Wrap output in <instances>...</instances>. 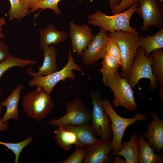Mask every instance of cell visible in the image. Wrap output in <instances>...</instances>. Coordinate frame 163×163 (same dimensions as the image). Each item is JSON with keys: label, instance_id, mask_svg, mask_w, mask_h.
<instances>
[{"label": "cell", "instance_id": "cell-12", "mask_svg": "<svg viewBox=\"0 0 163 163\" xmlns=\"http://www.w3.org/2000/svg\"><path fill=\"white\" fill-rule=\"evenodd\" d=\"M69 34L72 41V50L80 56L94 36L92 30L86 24L78 25L72 21L69 23Z\"/></svg>", "mask_w": 163, "mask_h": 163}, {"label": "cell", "instance_id": "cell-39", "mask_svg": "<svg viewBox=\"0 0 163 163\" xmlns=\"http://www.w3.org/2000/svg\"><path fill=\"white\" fill-rule=\"evenodd\" d=\"M0 18H1L0 16Z\"/></svg>", "mask_w": 163, "mask_h": 163}, {"label": "cell", "instance_id": "cell-23", "mask_svg": "<svg viewBox=\"0 0 163 163\" xmlns=\"http://www.w3.org/2000/svg\"><path fill=\"white\" fill-rule=\"evenodd\" d=\"M101 63L102 67L100 71L105 85L115 78L120 66L115 59L107 53L103 59Z\"/></svg>", "mask_w": 163, "mask_h": 163}, {"label": "cell", "instance_id": "cell-2", "mask_svg": "<svg viewBox=\"0 0 163 163\" xmlns=\"http://www.w3.org/2000/svg\"><path fill=\"white\" fill-rule=\"evenodd\" d=\"M113 40L119 48L121 58L122 72L121 76L126 78L131 69L139 47V34L136 31H118L107 33Z\"/></svg>", "mask_w": 163, "mask_h": 163}, {"label": "cell", "instance_id": "cell-21", "mask_svg": "<svg viewBox=\"0 0 163 163\" xmlns=\"http://www.w3.org/2000/svg\"><path fill=\"white\" fill-rule=\"evenodd\" d=\"M139 137L134 133L129 140L122 143L121 149L117 155L123 156L127 163H138V156L139 151L138 144Z\"/></svg>", "mask_w": 163, "mask_h": 163}, {"label": "cell", "instance_id": "cell-16", "mask_svg": "<svg viewBox=\"0 0 163 163\" xmlns=\"http://www.w3.org/2000/svg\"><path fill=\"white\" fill-rule=\"evenodd\" d=\"M67 129L73 132L77 136L75 148L84 149L97 142L98 139L90 123L82 125L65 126Z\"/></svg>", "mask_w": 163, "mask_h": 163}, {"label": "cell", "instance_id": "cell-19", "mask_svg": "<svg viewBox=\"0 0 163 163\" xmlns=\"http://www.w3.org/2000/svg\"><path fill=\"white\" fill-rule=\"evenodd\" d=\"M139 151L138 156V163H162L163 157L156 154L149 143L141 135L138 140Z\"/></svg>", "mask_w": 163, "mask_h": 163}, {"label": "cell", "instance_id": "cell-7", "mask_svg": "<svg viewBox=\"0 0 163 163\" xmlns=\"http://www.w3.org/2000/svg\"><path fill=\"white\" fill-rule=\"evenodd\" d=\"M66 114L59 119H53L48 122L56 127L77 126L89 123L91 111L84 104L82 100L77 98L66 104Z\"/></svg>", "mask_w": 163, "mask_h": 163}, {"label": "cell", "instance_id": "cell-20", "mask_svg": "<svg viewBox=\"0 0 163 163\" xmlns=\"http://www.w3.org/2000/svg\"><path fill=\"white\" fill-rule=\"evenodd\" d=\"M139 47L145 51V55L149 56L153 51L163 48V27L152 36L146 35L139 37Z\"/></svg>", "mask_w": 163, "mask_h": 163}, {"label": "cell", "instance_id": "cell-6", "mask_svg": "<svg viewBox=\"0 0 163 163\" xmlns=\"http://www.w3.org/2000/svg\"><path fill=\"white\" fill-rule=\"evenodd\" d=\"M73 70L78 71L83 73L82 69L75 62L72 51L69 50L68 61L61 70L47 75L33 78L28 82V84L30 87H41L50 94L54 87L60 81H64L67 78L75 79V75Z\"/></svg>", "mask_w": 163, "mask_h": 163}, {"label": "cell", "instance_id": "cell-17", "mask_svg": "<svg viewBox=\"0 0 163 163\" xmlns=\"http://www.w3.org/2000/svg\"><path fill=\"white\" fill-rule=\"evenodd\" d=\"M39 46L43 51L49 46L65 42L68 35L64 30L59 31L54 24L51 23L45 28L40 30Z\"/></svg>", "mask_w": 163, "mask_h": 163}, {"label": "cell", "instance_id": "cell-32", "mask_svg": "<svg viewBox=\"0 0 163 163\" xmlns=\"http://www.w3.org/2000/svg\"><path fill=\"white\" fill-rule=\"evenodd\" d=\"M9 53L8 46L5 42L0 40V62L5 60Z\"/></svg>", "mask_w": 163, "mask_h": 163}, {"label": "cell", "instance_id": "cell-29", "mask_svg": "<svg viewBox=\"0 0 163 163\" xmlns=\"http://www.w3.org/2000/svg\"><path fill=\"white\" fill-rule=\"evenodd\" d=\"M85 156L84 149L76 148L75 151L66 159L59 163H82Z\"/></svg>", "mask_w": 163, "mask_h": 163}, {"label": "cell", "instance_id": "cell-14", "mask_svg": "<svg viewBox=\"0 0 163 163\" xmlns=\"http://www.w3.org/2000/svg\"><path fill=\"white\" fill-rule=\"evenodd\" d=\"M152 121L147 124L144 137L155 152L161 153L163 148V120L155 112H150Z\"/></svg>", "mask_w": 163, "mask_h": 163}, {"label": "cell", "instance_id": "cell-1", "mask_svg": "<svg viewBox=\"0 0 163 163\" xmlns=\"http://www.w3.org/2000/svg\"><path fill=\"white\" fill-rule=\"evenodd\" d=\"M139 4H134L129 8L121 12L108 15L100 10L86 16L87 22L93 26H99L106 32L112 33L118 31H134L136 28L130 26L131 18L135 12Z\"/></svg>", "mask_w": 163, "mask_h": 163}, {"label": "cell", "instance_id": "cell-27", "mask_svg": "<svg viewBox=\"0 0 163 163\" xmlns=\"http://www.w3.org/2000/svg\"><path fill=\"white\" fill-rule=\"evenodd\" d=\"M33 140L32 137L29 136L25 140L18 143L6 142L0 141V144L5 146L8 149L12 152L15 155L14 163H18L21 151L24 148L30 143Z\"/></svg>", "mask_w": 163, "mask_h": 163}, {"label": "cell", "instance_id": "cell-5", "mask_svg": "<svg viewBox=\"0 0 163 163\" xmlns=\"http://www.w3.org/2000/svg\"><path fill=\"white\" fill-rule=\"evenodd\" d=\"M143 49L139 48L130 71L125 78L133 89L142 78L150 80L149 88L151 90L157 88L158 86V79L154 74L151 67V56L150 54L147 57Z\"/></svg>", "mask_w": 163, "mask_h": 163}, {"label": "cell", "instance_id": "cell-33", "mask_svg": "<svg viewBox=\"0 0 163 163\" xmlns=\"http://www.w3.org/2000/svg\"><path fill=\"white\" fill-rule=\"evenodd\" d=\"M42 0H21V3L26 9L33 7L36 4Z\"/></svg>", "mask_w": 163, "mask_h": 163}, {"label": "cell", "instance_id": "cell-10", "mask_svg": "<svg viewBox=\"0 0 163 163\" xmlns=\"http://www.w3.org/2000/svg\"><path fill=\"white\" fill-rule=\"evenodd\" d=\"M137 2L139 5L135 12L143 20L140 30H148L151 26L159 29L161 28L163 23V4L155 0H138Z\"/></svg>", "mask_w": 163, "mask_h": 163}, {"label": "cell", "instance_id": "cell-31", "mask_svg": "<svg viewBox=\"0 0 163 163\" xmlns=\"http://www.w3.org/2000/svg\"><path fill=\"white\" fill-rule=\"evenodd\" d=\"M138 0H122L119 4L113 7L111 9V12L113 14L121 12L129 8Z\"/></svg>", "mask_w": 163, "mask_h": 163}, {"label": "cell", "instance_id": "cell-9", "mask_svg": "<svg viewBox=\"0 0 163 163\" xmlns=\"http://www.w3.org/2000/svg\"><path fill=\"white\" fill-rule=\"evenodd\" d=\"M113 92L114 98L112 103L115 107L122 106L129 112L138 109L133 89L125 78L118 72L115 78L107 84Z\"/></svg>", "mask_w": 163, "mask_h": 163}, {"label": "cell", "instance_id": "cell-13", "mask_svg": "<svg viewBox=\"0 0 163 163\" xmlns=\"http://www.w3.org/2000/svg\"><path fill=\"white\" fill-rule=\"evenodd\" d=\"M112 149L111 140L98 139L95 144L84 149L85 156L83 163H113V158L108 154Z\"/></svg>", "mask_w": 163, "mask_h": 163}, {"label": "cell", "instance_id": "cell-30", "mask_svg": "<svg viewBox=\"0 0 163 163\" xmlns=\"http://www.w3.org/2000/svg\"><path fill=\"white\" fill-rule=\"evenodd\" d=\"M106 52L115 59L121 66V55L119 48L117 43L110 38L107 45Z\"/></svg>", "mask_w": 163, "mask_h": 163}, {"label": "cell", "instance_id": "cell-11", "mask_svg": "<svg viewBox=\"0 0 163 163\" xmlns=\"http://www.w3.org/2000/svg\"><path fill=\"white\" fill-rule=\"evenodd\" d=\"M109 39L106 32L100 27L98 34L90 42L80 55L83 63L90 65L103 59L106 53V48Z\"/></svg>", "mask_w": 163, "mask_h": 163}, {"label": "cell", "instance_id": "cell-36", "mask_svg": "<svg viewBox=\"0 0 163 163\" xmlns=\"http://www.w3.org/2000/svg\"><path fill=\"white\" fill-rule=\"evenodd\" d=\"M114 156V157L113 160V163H127L125 159L121 158L118 155H115Z\"/></svg>", "mask_w": 163, "mask_h": 163}, {"label": "cell", "instance_id": "cell-26", "mask_svg": "<svg viewBox=\"0 0 163 163\" xmlns=\"http://www.w3.org/2000/svg\"><path fill=\"white\" fill-rule=\"evenodd\" d=\"M11 5L8 14L9 19L11 21L15 19L21 21L30 12V10L25 8L21 0H9Z\"/></svg>", "mask_w": 163, "mask_h": 163}, {"label": "cell", "instance_id": "cell-38", "mask_svg": "<svg viewBox=\"0 0 163 163\" xmlns=\"http://www.w3.org/2000/svg\"><path fill=\"white\" fill-rule=\"evenodd\" d=\"M156 1H158L163 4V0H155Z\"/></svg>", "mask_w": 163, "mask_h": 163}, {"label": "cell", "instance_id": "cell-4", "mask_svg": "<svg viewBox=\"0 0 163 163\" xmlns=\"http://www.w3.org/2000/svg\"><path fill=\"white\" fill-rule=\"evenodd\" d=\"M102 105L105 111L108 115L111 121V128L113 136L111 140L113 146L112 155H117L121 149L124 134L127 128L139 121H144L145 116L137 113L131 118H125L119 116L113 109L110 101L106 99L102 100Z\"/></svg>", "mask_w": 163, "mask_h": 163}, {"label": "cell", "instance_id": "cell-24", "mask_svg": "<svg viewBox=\"0 0 163 163\" xmlns=\"http://www.w3.org/2000/svg\"><path fill=\"white\" fill-rule=\"evenodd\" d=\"M36 63L35 61L15 57L9 53L7 58L0 62V80L6 71L11 68L14 67L24 68L28 65H34Z\"/></svg>", "mask_w": 163, "mask_h": 163}, {"label": "cell", "instance_id": "cell-35", "mask_svg": "<svg viewBox=\"0 0 163 163\" xmlns=\"http://www.w3.org/2000/svg\"><path fill=\"white\" fill-rule=\"evenodd\" d=\"M5 24V19L4 18H0V39L5 38V36L2 32L3 27Z\"/></svg>", "mask_w": 163, "mask_h": 163}, {"label": "cell", "instance_id": "cell-3", "mask_svg": "<svg viewBox=\"0 0 163 163\" xmlns=\"http://www.w3.org/2000/svg\"><path fill=\"white\" fill-rule=\"evenodd\" d=\"M22 106L28 117L40 122L50 113L55 106L50 94L42 87L37 86L35 90L24 95Z\"/></svg>", "mask_w": 163, "mask_h": 163}, {"label": "cell", "instance_id": "cell-28", "mask_svg": "<svg viewBox=\"0 0 163 163\" xmlns=\"http://www.w3.org/2000/svg\"><path fill=\"white\" fill-rule=\"evenodd\" d=\"M60 0H42L30 10V12H34L38 9H40L39 13L36 15L34 16L35 18L37 17L40 11L46 9H52L53 10L56 15H59L61 14V12L58 7V3Z\"/></svg>", "mask_w": 163, "mask_h": 163}, {"label": "cell", "instance_id": "cell-22", "mask_svg": "<svg viewBox=\"0 0 163 163\" xmlns=\"http://www.w3.org/2000/svg\"><path fill=\"white\" fill-rule=\"evenodd\" d=\"M55 141L64 151L70 150L77 142V136L73 132L65 126H60L54 131Z\"/></svg>", "mask_w": 163, "mask_h": 163}, {"label": "cell", "instance_id": "cell-34", "mask_svg": "<svg viewBox=\"0 0 163 163\" xmlns=\"http://www.w3.org/2000/svg\"><path fill=\"white\" fill-rule=\"evenodd\" d=\"M1 90L0 91V98L1 97ZM3 109V107L0 104V113ZM8 127V122H3L2 121L0 118V132L2 131H5L7 130Z\"/></svg>", "mask_w": 163, "mask_h": 163}, {"label": "cell", "instance_id": "cell-18", "mask_svg": "<svg viewBox=\"0 0 163 163\" xmlns=\"http://www.w3.org/2000/svg\"><path fill=\"white\" fill-rule=\"evenodd\" d=\"M23 86H17L11 94L3 101L0 103L3 107H6V110L1 120L3 122H8L10 119L16 120L19 116L18 105L20 98V94Z\"/></svg>", "mask_w": 163, "mask_h": 163}, {"label": "cell", "instance_id": "cell-37", "mask_svg": "<svg viewBox=\"0 0 163 163\" xmlns=\"http://www.w3.org/2000/svg\"><path fill=\"white\" fill-rule=\"evenodd\" d=\"M109 4L111 9L113 6L117 5L119 4L122 0H109Z\"/></svg>", "mask_w": 163, "mask_h": 163}, {"label": "cell", "instance_id": "cell-25", "mask_svg": "<svg viewBox=\"0 0 163 163\" xmlns=\"http://www.w3.org/2000/svg\"><path fill=\"white\" fill-rule=\"evenodd\" d=\"M150 54L152 58L151 67L154 74L159 82L163 84V51L162 49L153 51Z\"/></svg>", "mask_w": 163, "mask_h": 163}, {"label": "cell", "instance_id": "cell-8", "mask_svg": "<svg viewBox=\"0 0 163 163\" xmlns=\"http://www.w3.org/2000/svg\"><path fill=\"white\" fill-rule=\"evenodd\" d=\"M89 95L93 105L91 119V126L97 136L104 140H111L112 136L111 121L103 107L101 94L90 90Z\"/></svg>", "mask_w": 163, "mask_h": 163}, {"label": "cell", "instance_id": "cell-15", "mask_svg": "<svg viewBox=\"0 0 163 163\" xmlns=\"http://www.w3.org/2000/svg\"><path fill=\"white\" fill-rule=\"evenodd\" d=\"M54 44L49 46L43 51L44 60L43 64L38 69V72L32 71L33 64L26 69L27 74L32 78L49 75L58 71L56 61L57 52Z\"/></svg>", "mask_w": 163, "mask_h": 163}]
</instances>
